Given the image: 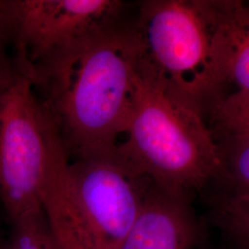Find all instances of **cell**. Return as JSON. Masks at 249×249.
<instances>
[{"mask_svg": "<svg viewBox=\"0 0 249 249\" xmlns=\"http://www.w3.org/2000/svg\"><path fill=\"white\" fill-rule=\"evenodd\" d=\"M138 53L132 30L116 27L76 46L33 81L45 91L66 151L74 158L116 151L133 107Z\"/></svg>", "mask_w": 249, "mask_h": 249, "instance_id": "6da1fadb", "label": "cell"}, {"mask_svg": "<svg viewBox=\"0 0 249 249\" xmlns=\"http://www.w3.org/2000/svg\"><path fill=\"white\" fill-rule=\"evenodd\" d=\"M117 153L161 189L190 199L223 163L196 108L166 89L138 63L133 107Z\"/></svg>", "mask_w": 249, "mask_h": 249, "instance_id": "7a4b0ae2", "label": "cell"}, {"mask_svg": "<svg viewBox=\"0 0 249 249\" xmlns=\"http://www.w3.org/2000/svg\"><path fill=\"white\" fill-rule=\"evenodd\" d=\"M139 7L131 30L140 67L201 111L226 84L206 2L149 0Z\"/></svg>", "mask_w": 249, "mask_h": 249, "instance_id": "3957f363", "label": "cell"}, {"mask_svg": "<svg viewBox=\"0 0 249 249\" xmlns=\"http://www.w3.org/2000/svg\"><path fill=\"white\" fill-rule=\"evenodd\" d=\"M53 118L16 71L0 92V202L12 223L45 214L43 187Z\"/></svg>", "mask_w": 249, "mask_h": 249, "instance_id": "277c9868", "label": "cell"}, {"mask_svg": "<svg viewBox=\"0 0 249 249\" xmlns=\"http://www.w3.org/2000/svg\"><path fill=\"white\" fill-rule=\"evenodd\" d=\"M118 0H0L14 66L31 81L76 46L118 26Z\"/></svg>", "mask_w": 249, "mask_h": 249, "instance_id": "5b68a950", "label": "cell"}, {"mask_svg": "<svg viewBox=\"0 0 249 249\" xmlns=\"http://www.w3.org/2000/svg\"><path fill=\"white\" fill-rule=\"evenodd\" d=\"M73 199L98 249H117L153 182L117 151L68 160Z\"/></svg>", "mask_w": 249, "mask_h": 249, "instance_id": "8992f818", "label": "cell"}, {"mask_svg": "<svg viewBox=\"0 0 249 249\" xmlns=\"http://www.w3.org/2000/svg\"><path fill=\"white\" fill-rule=\"evenodd\" d=\"M189 200L170 194L153 183L117 249H193L199 231Z\"/></svg>", "mask_w": 249, "mask_h": 249, "instance_id": "52a82bcc", "label": "cell"}, {"mask_svg": "<svg viewBox=\"0 0 249 249\" xmlns=\"http://www.w3.org/2000/svg\"><path fill=\"white\" fill-rule=\"evenodd\" d=\"M215 32L225 83L233 94L249 97V4L236 0L205 1Z\"/></svg>", "mask_w": 249, "mask_h": 249, "instance_id": "ba28073f", "label": "cell"}, {"mask_svg": "<svg viewBox=\"0 0 249 249\" xmlns=\"http://www.w3.org/2000/svg\"><path fill=\"white\" fill-rule=\"evenodd\" d=\"M218 144L223 173L236 196H249V136L223 135Z\"/></svg>", "mask_w": 249, "mask_h": 249, "instance_id": "9c48e42d", "label": "cell"}, {"mask_svg": "<svg viewBox=\"0 0 249 249\" xmlns=\"http://www.w3.org/2000/svg\"><path fill=\"white\" fill-rule=\"evenodd\" d=\"M7 249H60L48 223L42 214L12 223L10 240Z\"/></svg>", "mask_w": 249, "mask_h": 249, "instance_id": "30bf717a", "label": "cell"}, {"mask_svg": "<svg viewBox=\"0 0 249 249\" xmlns=\"http://www.w3.org/2000/svg\"><path fill=\"white\" fill-rule=\"evenodd\" d=\"M213 110L219 136H249V97L231 93L218 101Z\"/></svg>", "mask_w": 249, "mask_h": 249, "instance_id": "8fae6325", "label": "cell"}, {"mask_svg": "<svg viewBox=\"0 0 249 249\" xmlns=\"http://www.w3.org/2000/svg\"><path fill=\"white\" fill-rule=\"evenodd\" d=\"M219 219L235 237L249 239V196H229L222 204Z\"/></svg>", "mask_w": 249, "mask_h": 249, "instance_id": "7c38bea8", "label": "cell"}, {"mask_svg": "<svg viewBox=\"0 0 249 249\" xmlns=\"http://www.w3.org/2000/svg\"><path fill=\"white\" fill-rule=\"evenodd\" d=\"M9 45L6 31L0 19V92L16 73L14 63L10 62L7 48Z\"/></svg>", "mask_w": 249, "mask_h": 249, "instance_id": "4fadbf2b", "label": "cell"}, {"mask_svg": "<svg viewBox=\"0 0 249 249\" xmlns=\"http://www.w3.org/2000/svg\"><path fill=\"white\" fill-rule=\"evenodd\" d=\"M236 238L239 241V249H249V239L243 238V237H236Z\"/></svg>", "mask_w": 249, "mask_h": 249, "instance_id": "5bb4252c", "label": "cell"}, {"mask_svg": "<svg viewBox=\"0 0 249 249\" xmlns=\"http://www.w3.org/2000/svg\"><path fill=\"white\" fill-rule=\"evenodd\" d=\"M0 249H7V244H5L2 238H1V235H0Z\"/></svg>", "mask_w": 249, "mask_h": 249, "instance_id": "9a60e30c", "label": "cell"}]
</instances>
